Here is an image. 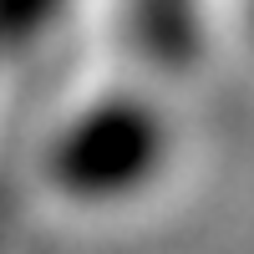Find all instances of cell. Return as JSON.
I'll return each instance as SVG.
<instances>
[{
    "mask_svg": "<svg viewBox=\"0 0 254 254\" xmlns=\"http://www.w3.org/2000/svg\"><path fill=\"white\" fill-rule=\"evenodd\" d=\"M158 122L137 102H102L81 117L61 142V178L81 188V198H117L122 188L142 183L158 163Z\"/></svg>",
    "mask_w": 254,
    "mask_h": 254,
    "instance_id": "obj_1",
    "label": "cell"
}]
</instances>
